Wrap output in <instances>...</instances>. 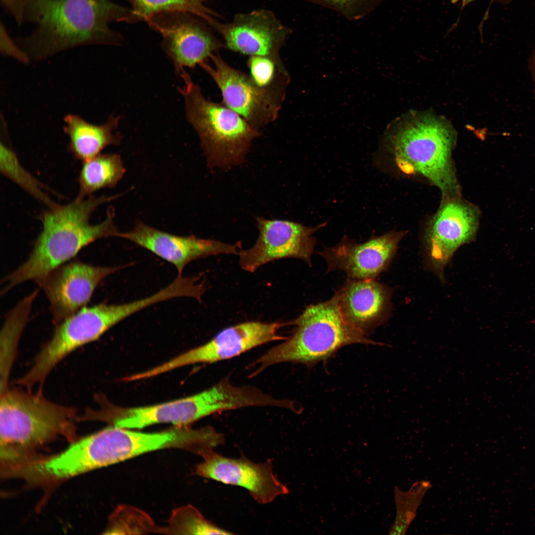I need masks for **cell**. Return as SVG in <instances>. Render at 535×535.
<instances>
[{
  "instance_id": "cell-1",
  "label": "cell",
  "mask_w": 535,
  "mask_h": 535,
  "mask_svg": "<svg viewBox=\"0 0 535 535\" xmlns=\"http://www.w3.org/2000/svg\"><path fill=\"white\" fill-rule=\"evenodd\" d=\"M129 10L110 0H30L22 24L35 28L14 39L35 61L79 46L114 45L122 38L109 24L124 22Z\"/></svg>"
},
{
  "instance_id": "cell-2",
  "label": "cell",
  "mask_w": 535,
  "mask_h": 535,
  "mask_svg": "<svg viewBox=\"0 0 535 535\" xmlns=\"http://www.w3.org/2000/svg\"><path fill=\"white\" fill-rule=\"evenodd\" d=\"M119 195H91L76 198L65 205H56L43 212L39 218L43 229L35 242L28 259L6 276L2 294L26 281L42 277L54 269L68 262L83 248L97 240L118 237L114 221V210L110 207L106 219L95 224L90 222L93 213L100 205Z\"/></svg>"
},
{
  "instance_id": "cell-3",
  "label": "cell",
  "mask_w": 535,
  "mask_h": 535,
  "mask_svg": "<svg viewBox=\"0 0 535 535\" xmlns=\"http://www.w3.org/2000/svg\"><path fill=\"white\" fill-rule=\"evenodd\" d=\"M75 409L55 403L38 392L8 389L0 393V460L4 476H15L33 460L42 445L75 436Z\"/></svg>"
},
{
  "instance_id": "cell-4",
  "label": "cell",
  "mask_w": 535,
  "mask_h": 535,
  "mask_svg": "<svg viewBox=\"0 0 535 535\" xmlns=\"http://www.w3.org/2000/svg\"><path fill=\"white\" fill-rule=\"evenodd\" d=\"M289 324L295 326L291 335L251 364L256 369L250 377L280 363L312 365L326 360L348 345L377 344L344 321L336 293L328 301L307 307L298 318L288 322Z\"/></svg>"
},
{
  "instance_id": "cell-5",
  "label": "cell",
  "mask_w": 535,
  "mask_h": 535,
  "mask_svg": "<svg viewBox=\"0 0 535 535\" xmlns=\"http://www.w3.org/2000/svg\"><path fill=\"white\" fill-rule=\"evenodd\" d=\"M385 139L402 172L427 178L440 191L442 201L461 198L452 159L453 136L443 123L424 115L396 122Z\"/></svg>"
},
{
  "instance_id": "cell-6",
  "label": "cell",
  "mask_w": 535,
  "mask_h": 535,
  "mask_svg": "<svg viewBox=\"0 0 535 535\" xmlns=\"http://www.w3.org/2000/svg\"><path fill=\"white\" fill-rule=\"evenodd\" d=\"M180 75L186 119L198 135L209 167L226 168L241 163L260 130L225 105L206 99L185 70Z\"/></svg>"
},
{
  "instance_id": "cell-7",
  "label": "cell",
  "mask_w": 535,
  "mask_h": 535,
  "mask_svg": "<svg viewBox=\"0 0 535 535\" xmlns=\"http://www.w3.org/2000/svg\"><path fill=\"white\" fill-rule=\"evenodd\" d=\"M210 58L213 65L205 61L200 65L220 90L226 106L258 130L277 118L290 80L261 86L251 76L229 65L218 53Z\"/></svg>"
},
{
  "instance_id": "cell-8",
  "label": "cell",
  "mask_w": 535,
  "mask_h": 535,
  "mask_svg": "<svg viewBox=\"0 0 535 535\" xmlns=\"http://www.w3.org/2000/svg\"><path fill=\"white\" fill-rule=\"evenodd\" d=\"M112 304L85 307L58 324L29 371L17 381L31 388L42 383L54 367L78 348L99 339L117 324Z\"/></svg>"
},
{
  "instance_id": "cell-9",
  "label": "cell",
  "mask_w": 535,
  "mask_h": 535,
  "mask_svg": "<svg viewBox=\"0 0 535 535\" xmlns=\"http://www.w3.org/2000/svg\"><path fill=\"white\" fill-rule=\"evenodd\" d=\"M96 397L100 408L88 410L85 413V420L102 421L125 428H141L161 423L184 426L217 413L219 410L217 395L211 387L184 398L134 408L115 405L102 395Z\"/></svg>"
},
{
  "instance_id": "cell-10",
  "label": "cell",
  "mask_w": 535,
  "mask_h": 535,
  "mask_svg": "<svg viewBox=\"0 0 535 535\" xmlns=\"http://www.w3.org/2000/svg\"><path fill=\"white\" fill-rule=\"evenodd\" d=\"M146 22L161 35L163 50L178 73L205 61L224 47L207 21L190 13L161 12Z\"/></svg>"
},
{
  "instance_id": "cell-11",
  "label": "cell",
  "mask_w": 535,
  "mask_h": 535,
  "mask_svg": "<svg viewBox=\"0 0 535 535\" xmlns=\"http://www.w3.org/2000/svg\"><path fill=\"white\" fill-rule=\"evenodd\" d=\"M287 323L244 322L226 327L209 341L154 368L144 372L149 378L173 369L197 363H214L231 359L265 343L284 340L278 334Z\"/></svg>"
},
{
  "instance_id": "cell-12",
  "label": "cell",
  "mask_w": 535,
  "mask_h": 535,
  "mask_svg": "<svg viewBox=\"0 0 535 535\" xmlns=\"http://www.w3.org/2000/svg\"><path fill=\"white\" fill-rule=\"evenodd\" d=\"M223 39L228 50L250 56H262L272 60L286 71L280 52L292 30L283 24L269 10L259 9L239 13L229 22L218 19L209 23Z\"/></svg>"
},
{
  "instance_id": "cell-13",
  "label": "cell",
  "mask_w": 535,
  "mask_h": 535,
  "mask_svg": "<svg viewBox=\"0 0 535 535\" xmlns=\"http://www.w3.org/2000/svg\"><path fill=\"white\" fill-rule=\"evenodd\" d=\"M128 265L101 267L68 262L34 281L46 295L56 326L86 307L103 279Z\"/></svg>"
},
{
  "instance_id": "cell-14",
  "label": "cell",
  "mask_w": 535,
  "mask_h": 535,
  "mask_svg": "<svg viewBox=\"0 0 535 535\" xmlns=\"http://www.w3.org/2000/svg\"><path fill=\"white\" fill-rule=\"evenodd\" d=\"M259 235L255 244L238 253L242 269L255 272L261 266L284 258H297L311 266L316 245L313 235L325 225L304 226L293 221L257 218Z\"/></svg>"
},
{
  "instance_id": "cell-15",
  "label": "cell",
  "mask_w": 535,
  "mask_h": 535,
  "mask_svg": "<svg viewBox=\"0 0 535 535\" xmlns=\"http://www.w3.org/2000/svg\"><path fill=\"white\" fill-rule=\"evenodd\" d=\"M203 461L195 468L200 477L246 489L258 503L266 504L289 490L274 474L270 459L255 463L243 455L239 458L224 457L214 449L203 453Z\"/></svg>"
},
{
  "instance_id": "cell-16",
  "label": "cell",
  "mask_w": 535,
  "mask_h": 535,
  "mask_svg": "<svg viewBox=\"0 0 535 535\" xmlns=\"http://www.w3.org/2000/svg\"><path fill=\"white\" fill-rule=\"evenodd\" d=\"M118 237L132 242L172 264L182 274L190 262L220 254L238 255L240 242L230 244L194 235L180 236L150 226L141 221L136 222L130 231L120 232Z\"/></svg>"
},
{
  "instance_id": "cell-17",
  "label": "cell",
  "mask_w": 535,
  "mask_h": 535,
  "mask_svg": "<svg viewBox=\"0 0 535 535\" xmlns=\"http://www.w3.org/2000/svg\"><path fill=\"white\" fill-rule=\"evenodd\" d=\"M404 233L391 231L363 244L343 237L332 247L319 253L327 264V272L342 270L348 279H374L388 267Z\"/></svg>"
},
{
  "instance_id": "cell-18",
  "label": "cell",
  "mask_w": 535,
  "mask_h": 535,
  "mask_svg": "<svg viewBox=\"0 0 535 535\" xmlns=\"http://www.w3.org/2000/svg\"><path fill=\"white\" fill-rule=\"evenodd\" d=\"M480 212L460 198L442 201L427 233L430 261L442 270L455 251L470 241L478 230Z\"/></svg>"
},
{
  "instance_id": "cell-19",
  "label": "cell",
  "mask_w": 535,
  "mask_h": 535,
  "mask_svg": "<svg viewBox=\"0 0 535 535\" xmlns=\"http://www.w3.org/2000/svg\"><path fill=\"white\" fill-rule=\"evenodd\" d=\"M336 293L344 321L366 334L385 319L389 292L384 285L374 279H348Z\"/></svg>"
},
{
  "instance_id": "cell-20",
  "label": "cell",
  "mask_w": 535,
  "mask_h": 535,
  "mask_svg": "<svg viewBox=\"0 0 535 535\" xmlns=\"http://www.w3.org/2000/svg\"><path fill=\"white\" fill-rule=\"evenodd\" d=\"M119 120V117L111 115L104 123L97 125L78 115L67 114L63 119V131L69 138L68 151L84 161L100 154L108 146L118 145L122 136L114 131Z\"/></svg>"
},
{
  "instance_id": "cell-21",
  "label": "cell",
  "mask_w": 535,
  "mask_h": 535,
  "mask_svg": "<svg viewBox=\"0 0 535 535\" xmlns=\"http://www.w3.org/2000/svg\"><path fill=\"white\" fill-rule=\"evenodd\" d=\"M38 291L35 290L24 297L5 315L0 336V393L9 389V374L15 359L18 342L29 321L32 305Z\"/></svg>"
},
{
  "instance_id": "cell-22",
  "label": "cell",
  "mask_w": 535,
  "mask_h": 535,
  "mask_svg": "<svg viewBox=\"0 0 535 535\" xmlns=\"http://www.w3.org/2000/svg\"><path fill=\"white\" fill-rule=\"evenodd\" d=\"M126 172L118 154H99L83 161L78 177L79 193L77 198L88 197L102 189L114 187Z\"/></svg>"
},
{
  "instance_id": "cell-23",
  "label": "cell",
  "mask_w": 535,
  "mask_h": 535,
  "mask_svg": "<svg viewBox=\"0 0 535 535\" xmlns=\"http://www.w3.org/2000/svg\"><path fill=\"white\" fill-rule=\"evenodd\" d=\"M131 9L124 22L146 21L156 14L168 11L186 12L210 23L221 16L208 7L205 0H126Z\"/></svg>"
},
{
  "instance_id": "cell-24",
  "label": "cell",
  "mask_w": 535,
  "mask_h": 535,
  "mask_svg": "<svg viewBox=\"0 0 535 535\" xmlns=\"http://www.w3.org/2000/svg\"><path fill=\"white\" fill-rule=\"evenodd\" d=\"M432 487L428 481H416L409 490L403 491L398 487L394 489V498L396 506L394 522L389 534L405 535L417 515V510L427 491Z\"/></svg>"
},
{
  "instance_id": "cell-25",
  "label": "cell",
  "mask_w": 535,
  "mask_h": 535,
  "mask_svg": "<svg viewBox=\"0 0 535 535\" xmlns=\"http://www.w3.org/2000/svg\"><path fill=\"white\" fill-rule=\"evenodd\" d=\"M161 534L171 535H232L207 520L191 505L174 509Z\"/></svg>"
},
{
  "instance_id": "cell-26",
  "label": "cell",
  "mask_w": 535,
  "mask_h": 535,
  "mask_svg": "<svg viewBox=\"0 0 535 535\" xmlns=\"http://www.w3.org/2000/svg\"><path fill=\"white\" fill-rule=\"evenodd\" d=\"M0 171L48 208L55 206L54 203L44 193L45 188L21 165L16 155L11 147L4 142H0Z\"/></svg>"
},
{
  "instance_id": "cell-27",
  "label": "cell",
  "mask_w": 535,
  "mask_h": 535,
  "mask_svg": "<svg viewBox=\"0 0 535 535\" xmlns=\"http://www.w3.org/2000/svg\"><path fill=\"white\" fill-rule=\"evenodd\" d=\"M161 528L157 527L146 513L132 506L122 505L110 517L105 534L161 533Z\"/></svg>"
},
{
  "instance_id": "cell-28",
  "label": "cell",
  "mask_w": 535,
  "mask_h": 535,
  "mask_svg": "<svg viewBox=\"0 0 535 535\" xmlns=\"http://www.w3.org/2000/svg\"><path fill=\"white\" fill-rule=\"evenodd\" d=\"M331 9L350 20L363 18L385 0H301Z\"/></svg>"
},
{
  "instance_id": "cell-29",
  "label": "cell",
  "mask_w": 535,
  "mask_h": 535,
  "mask_svg": "<svg viewBox=\"0 0 535 535\" xmlns=\"http://www.w3.org/2000/svg\"><path fill=\"white\" fill-rule=\"evenodd\" d=\"M248 64L251 77L260 86H268L281 80H290L287 71L281 70L269 58L250 56Z\"/></svg>"
},
{
  "instance_id": "cell-30",
  "label": "cell",
  "mask_w": 535,
  "mask_h": 535,
  "mask_svg": "<svg viewBox=\"0 0 535 535\" xmlns=\"http://www.w3.org/2000/svg\"><path fill=\"white\" fill-rule=\"evenodd\" d=\"M0 50L3 56L12 57L24 63H28L30 60L27 54L10 36L1 20L0 23Z\"/></svg>"
},
{
  "instance_id": "cell-31",
  "label": "cell",
  "mask_w": 535,
  "mask_h": 535,
  "mask_svg": "<svg viewBox=\"0 0 535 535\" xmlns=\"http://www.w3.org/2000/svg\"><path fill=\"white\" fill-rule=\"evenodd\" d=\"M30 0H0L4 11L10 16L19 26L22 25V17L25 8Z\"/></svg>"
},
{
  "instance_id": "cell-32",
  "label": "cell",
  "mask_w": 535,
  "mask_h": 535,
  "mask_svg": "<svg viewBox=\"0 0 535 535\" xmlns=\"http://www.w3.org/2000/svg\"><path fill=\"white\" fill-rule=\"evenodd\" d=\"M528 67L534 84V95L535 97V50L532 53L529 58Z\"/></svg>"
},
{
  "instance_id": "cell-33",
  "label": "cell",
  "mask_w": 535,
  "mask_h": 535,
  "mask_svg": "<svg viewBox=\"0 0 535 535\" xmlns=\"http://www.w3.org/2000/svg\"><path fill=\"white\" fill-rule=\"evenodd\" d=\"M473 0H472L471 1H472ZM494 0L495 1L500 2V3H501L506 4V3H507L508 2H510L512 0ZM462 1V4H463V5H464V4H466L467 0H452V1L453 3H456V2H458V1Z\"/></svg>"
}]
</instances>
